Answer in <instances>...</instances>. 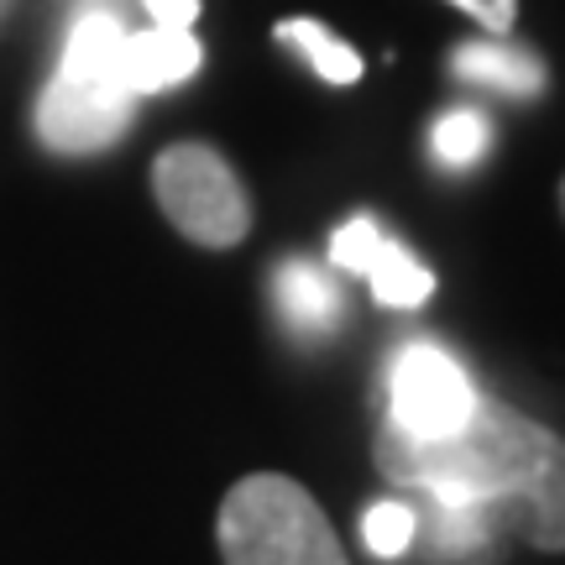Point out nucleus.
I'll list each match as a JSON object with an SVG mask.
<instances>
[{
	"instance_id": "nucleus-12",
	"label": "nucleus",
	"mask_w": 565,
	"mask_h": 565,
	"mask_svg": "<svg viewBox=\"0 0 565 565\" xmlns=\"http://www.w3.org/2000/svg\"><path fill=\"white\" fill-rule=\"evenodd\" d=\"M429 147H435V158L445 168H471V162H482V152L492 147V126H487L482 110H445L435 131H429Z\"/></svg>"
},
{
	"instance_id": "nucleus-13",
	"label": "nucleus",
	"mask_w": 565,
	"mask_h": 565,
	"mask_svg": "<svg viewBox=\"0 0 565 565\" xmlns=\"http://www.w3.org/2000/svg\"><path fill=\"white\" fill-rule=\"evenodd\" d=\"M362 540L377 561H398V555H408L414 540H419V513H414V503H404V498L372 503L362 513Z\"/></svg>"
},
{
	"instance_id": "nucleus-8",
	"label": "nucleus",
	"mask_w": 565,
	"mask_h": 565,
	"mask_svg": "<svg viewBox=\"0 0 565 565\" xmlns=\"http://www.w3.org/2000/svg\"><path fill=\"white\" fill-rule=\"evenodd\" d=\"M450 74L466 84H482V89H498V95H513V100H534L545 89V63L529 47H513L508 38L461 42L450 53Z\"/></svg>"
},
{
	"instance_id": "nucleus-11",
	"label": "nucleus",
	"mask_w": 565,
	"mask_h": 565,
	"mask_svg": "<svg viewBox=\"0 0 565 565\" xmlns=\"http://www.w3.org/2000/svg\"><path fill=\"white\" fill-rule=\"evenodd\" d=\"M273 32H278V42L299 47L303 58H309V68H315L324 84H356L362 79V58H356L330 26H320V21L294 17V21H278Z\"/></svg>"
},
{
	"instance_id": "nucleus-14",
	"label": "nucleus",
	"mask_w": 565,
	"mask_h": 565,
	"mask_svg": "<svg viewBox=\"0 0 565 565\" xmlns=\"http://www.w3.org/2000/svg\"><path fill=\"white\" fill-rule=\"evenodd\" d=\"M445 6L466 11V17L477 21L482 32H492V38H508L513 21H519V0H445Z\"/></svg>"
},
{
	"instance_id": "nucleus-7",
	"label": "nucleus",
	"mask_w": 565,
	"mask_h": 565,
	"mask_svg": "<svg viewBox=\"0 0 565 565\" xmlns=\"http://www.w3.org/2000/svg\"><path fill=\"white\" fill-rule=\"evenodd\" d=\"M204 47L189 26H147V32H126V89L131 95H162L179 89L200 74Z\"/></svg>"
},
{
	"instance_id": "nucleus-16",
	"label": "nucleus",
	"mask_w": 565,
	"mask_h": 565,
	"mask_svg": "<svg viewBox=\"0 0 565 565\" xmlns=\"http://www.w3.org/2000/svg\"><path fill=\"white\" fill-rule=\"evenodd\" d=\"M561 215H565V179H561Z\"/></svg>"
},
{
	"instance_id": "nucleus-3",
	"label": "nucleus",
	"mask_w": 565,
	"mask_h": 565,
	"mask_svg": "<svg viewBox=\"0 0 565 565\" xmlns=\"http://www.w3.org/2000/svg\"><path fill=\"white\" fill-rule=\"evenodd\" d=\"M152 194H158V210L173 221V231L189 236L194 246L225 252V246L246 242V231H252L246 183L204 141L162 147L158 162H152Z\"/></svg>"
},
{
	"instance_id": "nucleus-4",
	"label": "nucleus",
	"mask_w": 565,
	"mask_h": 565,
	"mask_svg": "<svg viewBox=\"0 0 565 565\" xmlns=\"http://www.w3.org/2000/svg\"><path fill=\"white\" fill-rule=\"evenodd\" d=\"M482 393L471 387L466 366L435 341H408L387 372V424L414 440H440L471 419Z\"/></svg>"
},
{
	"instance_id": "nucleus-1",
	"label": "nucleus",
	"mask_w": 565,
	"mask_h": 565,
	"mask_svg": "<svg viewBox=\"0 0 565 565\" xmlns=\"http://www.w3.org/2000/svg\"><path fill=\"white\" fill-rule=\"evenodd\" d=\"M377 471L424 503H482L519 540L545 555H565V440L508 404H477L461 429L414 440L383 424Z\"/></svg>"
},
{
	"instance_id": "nucleus-6",
	"label": "nucleus",
	"mask_w": 565,
	"mask_h": 565,
	"mask_svg": "<svg viewBox=\"0 0 565 565\" xmlns=\"http://www.w3.org/2000/svg\"><path fill=\"white\" fill-rule=\"evenodd\" d=\"M330 263L341 273H356V278L372 282V299L383 309H419L435 294V273L419 257H408L372 215H351L330 236Z\"/></svg>"
},
{
	"instance_id": "nucleus-9",
	"label": "nucleus",
	"mask_w": 565,
	"mask_h": 565,
	"mask_svg": "<svg viewBox=\"0 0 565 565\" xmlns=\"http://www.w3.org/2000/svg\"><path fill=\"white\" fill-rule=\"evenodd\" d=\"M126 63V21L116 11H84L68 32L63 47V68L84 74V79H105V84H126L121 74Z\"/></svg>"
},
{
	"instance_id": "nucleus-10",
	"label": "nucleus",
	"mask_w": 565,
	"mask_h": 565,
	"mask_svg": "<svg viewBox=\"0 0 565 565\" xmlns=\"http://www.w3.org/2000/svg\"><path fill=\"white\" fill-rule=\"evenodd\" d=\"M278 309L294 330L320 335V330H330V324L341 320V294H335V282L324 278L315 263L288 257V263L278 267Z\"/></svg>"
},
{
	"instance_id": "nucleus-2",
	"label": "nucleus",
	"mask_w": 565,
	"mask_h": 565,
	"mask_svg": "<svg viewBox=\"0 0 565 565\" xmlns=\"http://www.w3.org/2000/svg\"><path fill=\"white\" fill-rule=\"evenodd\" d=\"M215 540L225 565H351L324 508L278 471L242 477L225 492Z\"/></svg>"
},
{
	"instance_id": "nucleus-15",
	"label": "nucleus",
	"mask_w": 565,
	"mask_h": 565,
	"mask_svg": "<svg viewBox=\"0 0 565 565\" xmlns=\"http://www.w3.org/2000/svg\"><path fill=\"white\" fill-rule=\"evenodd\" d=\"M152 26H194L200 21V0H141Z\"/></svg>"
},
{
	"instance_id": "nucleus-5",
	"label": "nucleus",
	"mask_w": 565,
	"mask_h": 565,
	"mask_svg": "<svg viewBox=\"0 0 565 565\" xmlns=\"http://www.w3.org/2000/svg\"><path fill=\"white\" fill-rule=\"evenodd\" d=\"M137 116V95L126 84H105V79H84L58 68L38 100V137L53 152L84 158V152H105L131 131Z\"/></svg>"
}]
</instances>
